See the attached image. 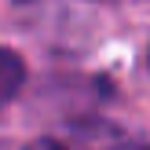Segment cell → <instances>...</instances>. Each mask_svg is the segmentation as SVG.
Returning <instances> with one entry per match:
<instances>
[{
	"instance_id": "cell-1",
	"label": "cell",
	"mask_w": 150,
	"mask_h": 150,
	"mask_svg": "<svg viewBox=\"0 0 150 150\" xmlns=\"http://www.w3.org/2000/svg\"><path fill=\"white\" fill-rule=\"evenodd\" d=\"M26 84V62H22L18 51L11 48H0V110L15 99Z\"/></svg>"
},
{
	"instance_id": "cell-2",
	"label": "cell",
	"mask_w": 150,
	"mask_h": 150,
	"mask_svg": "<svg viewBox=\"0 0 150 150\" xmlns=\"http://www.w3.org/2000/svg\"><path fill=\"white\" fill-rule=\"evenodd\" d=\"M26 150H62V146H59L55 139H37V143H29Z\"/></svg>"
}]
</instances>
